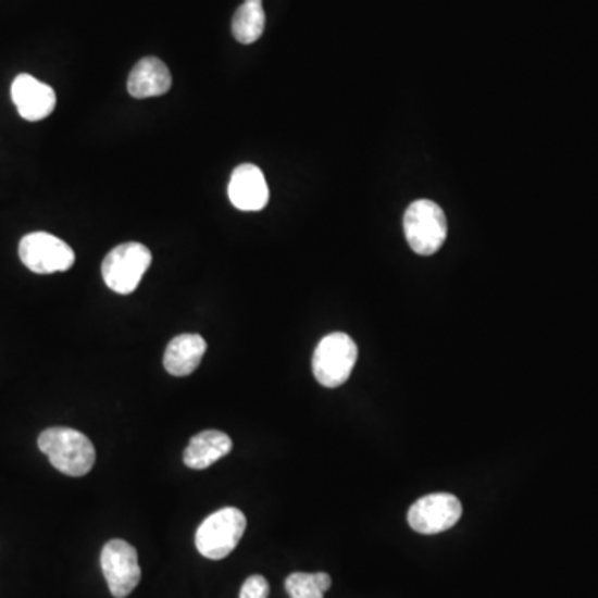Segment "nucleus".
<instances>
[{"instance_id":"f257e3e1","label":"nucleus","mask_w":598,"mask_h":598,"mask_svg":"<svg viewBox=\"0 0 598 598\" xmlns=\"http://www.w3.org/2000/svg\"><path fill=\"white\" fill-rule=\"evenodd\" d=\"M37 444L50 464L71 477L87 475L96 464V447L80 431L50 427L40 434Z\"/></svg>"},{"instance_id":"f03ea898","label":"nucleus","mask_w":598,"mask_h":598,"mask_svg":"<svg viewBox=\"0 0 598 598\" xmlns=\"http://www.w3.org/2000/svg\"><path fill=\"white\" fill-rule=\"evenodd\" d=\"M247 531V518L236 507H225L208 515L195 535V546L201 556L210 560L228 557Z\"/></svg>"},{"instance_id":"7ed1b4c3","label":"nucleus","mask_w":598,"mask_h":598,"mask_svg":"<svg viewBox=\"0 0 598 598\" xmlns=\"http://www.w3.org/2000/svg\"><path fill=\"white\" fill-rule=\"evenodd\" d=\"M404 235L412 251L431 257L443 248L447 238V220L443 208L431 200L409 204L404 213Z\"/></svg>"},{"instance_id":"20e7f679","label":"nucleus","mask_w":598,"mask_h":598,"mask_svg":"<svg viewBox=\"0 0 598 598\" xmlns=\"http://www.w3.org/2000/svg\"><path fill=\"white\" fill-rule=\"evenodd\" d=\"M358 361V346L346 333L324 336L314 349L313 374L324 387H339L349 379Z\"/></svg>"},{"instance_id":"39448f33","label":"nucleus","mask_w":598,"mask_h":598,"mask_svg":"<svg viewBox=\"0 0 598 598\" xmlns=\"http://www.w3.org/2000/svg\"><path fill=\"white\" fill-rule=\"evenodd\" d=\"M152 264V253L145 245L130 241L113 248L102 263L105 285L119 295H130Z\"/></svg>"},{"instance_id":"423d86ee","label":"nucleus","mask_w":598,"mask_h":598,"mask_svg":"<svg viewBox=\"0 0 598 598\" xmlns=\"http://www.w3.org/2000/svg\"><path fill=\"white\" fill-rule=\"evenodd\" d=\"M18 257L25 267L37 275L68 272L75 253L64 239L46 232L28 233L18 244Z\"/></svg>"},{"instance_id":"0eeeda50","label":"nucleus","mask_w":598,"mask_h":598,"mask_svg":"<svg viewBox=\"0 0 598 598\" xmlns=\"http://www.w3.org/2000/svg\"><path fill=\"white\" fill-rule=\"evenodd\" d=\"M100 563L113 597H128L140 584L141 569L137 549L125 540L115 538L107 543L100 556Z\"/></svg>"},{"instance_id":"6e6552de","label":"nucleus","mask_w":598,"mask_h":598,"mask_svg":"<svg viewBox=\"0 0 598 598\" xmlns=\"http://www.w3.org/2000/svg\"><path fill=\"white\" fill-rule=\"evenodd\" d=\"M461 515L462 503L458 497L437 493L412 503L408 512V522L418 534L434 535L454 527Z\"/></svg>"},{"instance_id":"1a4fd4ad","label":"nucleus","mask_w":598,"mask_h":598,"mask_svg":"<svg viewBox=\"0 0 598 598\" xmlns=\"http://www.w3.org/2000/svg\"><path fill=\"white\" fill-rule=\"evenodd\" d=\"M12 102L27 122H40L52 115L57 105L55 90L33 75L21 74L11 87Z\"/></svg>"},{"instance_id":"9d476101","label":"nucleus","mask_w":598,"mask_h":598,"mask_svg":"<svg viewBox=\"0 0 598 598\" xmlns=\"http://www.w3.org/2000/svg\"><path fill=\"white\" fill-rule=\"evenodd\" d=\"M228 198L241 212H260L270 201V188L263 172L257 165L245 163L233 170Z\"/></svg>"},{"instance_id":"9b49d317","label":"nucleus","mask_w":598,"mask_h":598,"mask_svg":"<svg viewBox=\"0 0 598 598\" xmlns=\"http://www.w3.org/2000/svg\"><path fill=\"white\" fill-rule=\"evenodd\" d=\"M172 74L165 62L157 57H145L128 75L127 88L134 99L165 96L172 88Z\"/></svg>"},{"instance_id":"f8f14e48","label":"nucleus","mask_w":598,"mask_h":598,"mask_svg":"<svg viewBox=\"0 0 598 598\" xmlns=\"http://www.w3.org/2000/svg\"><path fill=\"white\" fill-rule=\"evenodd\" d=\"M204 352H207V341L200 335L185 333L173 338L166 346L163 366L172 376H190L200 366Z\"/></svg>"},{"instance_id":"ddd939ff","label":"nucleus","mask_w":598,"mask_h":598,"mask_svg":"<svg viewBox=\"0 0 598 598\" xmlns=\"http://www.w3.org/2000/svg\"><path fill=\"white\" fill-rule=\"evenodd\" d=\"M233 443L222 431H203L191 437L184 452L185 465L195 471H203L226 458L232 452Z\"/></svg>"},{"instance_id":"4468645a","label":"nucleus","mask_w":598,"mask_h":598,"mask_svg":"<svg viewBox=\"0 0 598 598\" xmlns=\"http://www.w3.org/2000/svg\"><path fill=\"white\" fill-rule=\"evenodd\" d=\"M266 15L263 11V0H245L244 5L233 15L232 33L239 43L257 42L264 33Z\"/></svg>"},{"instance_id":"2eb2a0df","label":"nucleus","mask_w":598,"mask_h":598,"mask_svg":"<svg viewBox=\"0 0 598 598\" xmlns=\"http://www.w3.org/2000/svg\"><path fill=\"white\" fill-rule=\"evenodd\" d=\"M332 577L324 572H317V574L295 572L286 578L285 588L289 598H324V594L332 588Z\"/></svg>"},{"instance_id":"dca6fc26","label":"nucleus","mask_w":598,"mask_h":598,"mask_svg":"<svg viewBox=\"0 0 598 598\" xmlns=\"http://www.w3.org/2000/svg\"><path fill=\"white\" fill-rule=\"evenodd\" d=\"M270 595V584L263 575H251L245 581L239 598H267Z\"/></svg>"}]
</instances>
